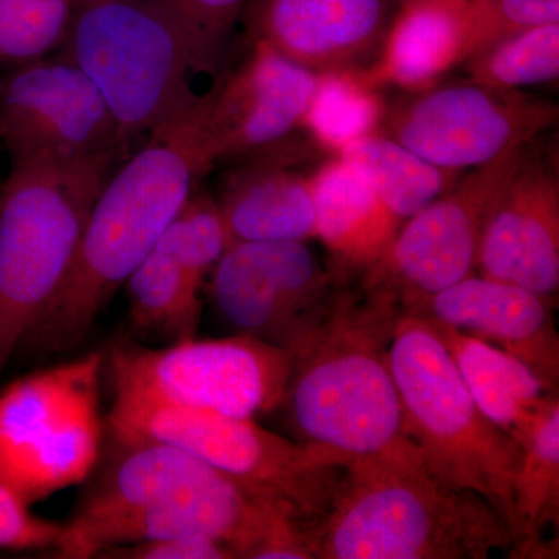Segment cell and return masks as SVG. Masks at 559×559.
I'll use <instances>...</instances> for the list:
<instances>
[{"label": "cell", "mask_w": 559, "mask_h": 559, "mask_svg": "<svg viewBox=\"0 0 559 559\" xmlns=\"http://www.w3.org/2000/svg\"><path fill=\"white\" fill-rule=\"evenodd\" d=\"M400 314L388 300L342 289L330 318L293 356L282 406L301 443L344 468L412 443L388 362Z\"/></svg>", "instance_id": "cell-3"}, {"label": "cell", "mask_w": 559, "mask_h": 559, "mask_svg": "<svg viewBox=\"0 0 559 559\" xmlns=\"http://www.w3.org/2000/svg\"><path fill=\"white\" fill-rule=\"evenodd\" d=\"M189 277L200 288L230 245L229 230L219 202L209 194H194L180 209L164 234Z\"/></svg>", "instance_id": "cell-29"}, {"label": "cell", "mask_w": 559, "mask_h": 559, "mask_svg": "<svg viewBox=\"0 0 559 559\" xmlns=\"http://www.w3.org/2000/svg\"><path fill=\"white\" fill-rule=\"evenodd\" d=\"M377 91L353 70L320 73L305 130L334 153L353 140L380 131L385 108Z\"/></svg>", "instance_id": "cell-26"}, {"label": "cell", "mask_w": 559, "mask_h": 559, "mask_svg": "<svg viewBox=\"0 0 559 559\" xmlns=\"http://www.w3.org/2000/svg\"><path fill=\"white\" fill-rule=\"evenodd\" d=\"M460 11L444 5L401 7L378 60L359 76L369 86L396 84L412 92L436 86L462 62Z\"/></svg>", "instance_id": "cell-22"}, {"label": "cell", "mask_w": 559, "mask_h": 559, "mask_svg": "<svg viewBox=\"0 0 559 559\" xmlns=\"http://www.w3.org/2000/svg\"><path fill=\"white\" fill-rule=\"evenodd\" d=\"M58 57L79 66L116 120L117 156L198 97L200 55L165 0H109L76 10Z\"/></svg>", "instance_id": "cell-6"}, {"label": "cell", "mask_w": 559, "mask_h": 559, "mask_svg": "<svg viewBox=\"0 0 559 559\" xmlns=\"http://www.w3.org/2000/svg\"><path fill=\"white\" fill-rule=\"evenodd\" d=\"M0 140L11 164L117 157L116 120L105 98L62 57L0 73Z\"/></svg>", "instance_id": "cell-13"}, {"label": "cell", "mask_w": 559, "mask_h": 559, "mask_svg": "<svg viewBox=\"0 0 559 559\" xmlns=\"http://www.w3.org/2000/svg\"><path fill=\"white\" fill-rule=\"evenodd\" d=\"M429 322V320H428ZM457 367L471 399L489 421L520 440L540 412L558 399L532 370L488 342L429 322Z\"/></svg>", "instance_id": "cell-21"}, {"label": "cell", "mask_w": 559, "mask_h": 559, "mask_svg": "<svg viewBox=\"0 0 559 559\" xmlns=\"http://www.w3.org/2000/svg\"><path fill=\"white\" fill-rule=\"evenodd\" d=\"M95 558L117 559H234L235 551L219 540L175 538L110 547Z\"/></svg>", "instance_id": "cell-33"}, {"label": "cell", "mask_w": 559, "mask_h": 559, "mask_svg": "<svg viewBox=\"0 0 559 559\" xmlns=\"http://www.w3.org/2000/svg\"><path fill=\"white\" fill-rule=\"evenodd\" d=\"M131 320L140 333L175 342L191 340L201 319V290L164 235L124 283Z\"/></svg>", "instance_id": "cell-25"}, {"label": "cell", "mask_w": 559, "mask_h": 559, "mask_svg": "<svg viewBox=\"0 0 559 559\" xmlns=\"http://www.w3.org/2000/svg\"><path fill=\"white\" fill-rule=\"evenodd\" d=\"M388 362L399 390L404 432L426 468L448 487L487 500L514 539L513 480L520 444L489 421L471 399L450 352L428 320L400 314Z\"/></svg>", "instance_id": "cell-5"}, {"label": "cell", "mask_w": 559, "mask_h": 559, "mask_svg": "<svg viewBox=\"0 0 559 559\" xmlns=\"http://www.w3.org/2000/svg\"><path fill=\"white\" fill-rule=\"evenodd\" d=\"M337 157L369 180L401 224L447 193L463 175L430 164L381 132L353 140Z\"/></svg>", "instance_id": "cell-24"}, {"label": "cell", "mask_w": 559, "mask_h": 559, "mask_svg": "<svg viewBox=\"0 0 559 559\" xmlns=\"http://www.w3.org/2000/svg\"><path fill=\"white\" fill-rule=\"evenodd\" d=\"M462 64H466L471 81L502 90L550 83L559 75V24L500 39Z\"/></svg>", "instance_id": "cell-27"}, {"label": "cell", "mask_w": 559, "mask_h": 559, "mask_svg": "<svg viewBox=\"0 0 559 559\" xmlns=\"http://www.w3.org/2000/svg\"><path fill=\"white\" fill-rule=\"evenodd\" d=\"M106 426L182 448L308 528L325 516L344 471L325 452L261 428L253 418L114 399Z\"/></svg>", "instance_id": "cell-7"}, {"label": "cell", "mask_w": 559, "mask_h": 559, "mask_svg": "<svg viewBox=\"0 0 559 559\" xmlns=\"http://www.w3.org/2000/svg\"><path fill=\"white\" fill-rule=\"evenodd\" d=\"M341 293L307 241H231L210 274V297L235 334L290 355L330 318Z\"/></svg>", "instance_id": "cell-10"}, {"label": "cell", "mask_w": 559, "mask_h": 559, "mask_svg": "<svg viewBox=\"0 0 559 559\" xmlns=\"http://www.w3.org/2000/svg\"><path fill=\"white\" fill-rule=\"evenodd\" d=\"M550 308L532 290L474 274L414 301L401 314L488 342L520 359L551 393H558L559 336Z\"/></svg>", "instance_id": "cell-16"}, {"label": "cell", "mask_w": 559, "mask_h": 559, "mask_svg": "<svg viewBox=\"0 0 559 559\" xmlns=\"http://www.w3.org/2000/svg\"><path fill=\"white\" fill-rule=\"evenodd\" d=\"M189 31L202 72L218 68L245 0H165Z\"/></svg>", "instance_id": "cell-31"}, {"label": "cell", "mask_w": 559, "mask_h": 559, "mask_svg": "<svg viewBox=\"0 0 559 559\" xmlns=\"http://www.w3.org/2000/svg\"><path fill=\"white\" fill-rule=\"evenodd\" d=\"M213 90L151 132L148 142L106 180L64 285L24 348L40 356L75 348L145 260L200 180L215 165L209 121Z\"/></svg>", "instance_id": "cell-1"}, {"label": "cell", "mask_w": 559, "mask_h": 559, "mask_svg": "<svg viewBox=\"0 0 559 559\" xmlns=\"http://www.w3.org/2000/svg\"><path fill=\"white\" fill-rule=\"evenodd\" d=\"M320 73L257 39L240 68L213 87L209 131L215 159H255L282 151L304 128Z\"/></svg>", "instance_id": "cell-15"}, {"label": "cell", "mask_w": 559, "mask_h": 559, "mask_svg": "<svg viewBox=\"0 0 559 559\" xmlns=\"http://www.w3.org/2000/svg\"><path fill=\"white\" fill-rule=\"evenodd\" d=\"M114 160L11 164L0 190V374L64 285Z\"/></svg>", "instance_id": "cell-4"}, {"label": "cell", "mask_w": 559, "mask_h": 559, "mask_svg": "<svg viewBox=\"0 0 559 559\" xmlns=\"http://www.w3.org/2000/svg\"><path fill=\"white\" fill-rule=\"evenodd\" d=\"M114 399L253 418L282 406L293 369L288 349L245 334L175 342L165 348L123 344L110 352Z\"/></svg>", "instance_id": "cell-9"}, {"label": "cell", "mask_w": 559, "mask_h": 559, "mask_svg": "<svg viewBox=\"0 0 559 559\" xmlns=\"http://www.w3.org/2000/svg\"><path fill=\"white\" fill-rule=\"evenodd\" d=\"M62 524L36 516L31 506L0 480V550L55 549Z\"/></svg>", "instance_id": "cell-32"}, {"label": "cell", "mask_w": 559, "mask_h": 559, "mask_svg": "<svg viewBox=\"0 0 559 559\" xmlns=\"http://www.w3.org/2000/svg\"><path fill=\"white\" fill-rule=\"evenodd\" d=\"M109 2V0H75L76 10L83 7L94 5V3Z\"/></svg>", "instance_id": "cell-35"}, {"label": "cell", "mask_w": 559, "mask_h": 559, "mask_svg": "<svg viewBox=\"0 0 559 559\" xmlns=\"http://www.w3.org/2000/svg\"><path fill=\"white\" fill-rule=\"evenodd\" d=\"M75 0H0V73L60 50Z\"/></svg>", "instance_id": "cell-28"}, {"label": "cell", "mask_w": 559, "mask_h": 559, "mask_svg": "<svg viewBox=\"0 0 559 559\" xmlns=\"http://www.w3.org/2000/svg\"><path fill=\"white\" fill-rule=\"evenodd\" d=\"M308 538L312 559H487L514 544L498 511L433 477L414 443L345 466Z\"/></svg>", "instance_id": "cell-2"}, {"label": "cell", "mask_w": 559, "mask_h": 559, "mask_svg": "<svg viewBox=\"0 0 559 559\" xmlns=\"http://www.w3.org/2000/svg\"><path fill=\"white\" fill-rule=\"evenodd\" d=\"M558 117L551 102L468 81L429 87L385 109L378 132L437 167L465 173L528 145Z\"/></svg>", "instance_id": "cell-12"}, {"label": "cell", "mask_w": 559, "mask_h": 559, "mask_svg": "<svg viewBox=\"0 0 559 559\" xmlns=\"http://www.w3.org/2000/svg\"><path fill=\"white\" fill-rule=\"evenodd\" d=\"M311 179L316 238L341 267L366 271L389 248L403 224L369 180L337 156Z\"/></svg>", "instance_id": "cell-20"}, {"label": "cell", "mask_w": 559, "mask_h": 559, "mask_svg": "<svg viewBox=\"0 0 559 559\" xmlns=\"http://www.w3.org/2000/svg\"><path fill=\"white\" fill-rule=\"evenodd\" d=\"M484 277L511 283L554 301L559 289L557 154L522 151L489 209L477 257Z\"/></svg>", "instance_id": "cell-14"}, {"label": "cell", "mask_w": 559, "mask_h": 559, "mask_svg": "<svg viewBox=\"0 0 559 559\" xmlns=\"http://www.w3.org/2000/svg\"><path fill=\"white\" fill-rule=\"evenodd\" d=\"M513 480L514 557L540 558L543 536L559 520V401L546 407L520 440Z\"/></svg>", "instance_id": "cell-23"}, {"label": "cell", "mask_w": 559, "mask_h": 559, "mask_svg": "<svg viewBox=\"0 0 559 559\" xmlns=\"http://www.w3.org/2000/svg\"><path fill=\"white\" fill-rule=\"evenodd\" d=\"M549 24H559V0H465L462 62L500 39Z\"/></svg>", "instance_id": "cell-30"}, {"label": "cell", "mask_w": 559, "mask_h": 559, "mask_svg": "<svg viewBox=\"0 0 559 559\" xmlns=\"http://www.w3.org/2000/svg\"><path fill=\"white\" fill-rule=\"evenodd\" d=\"M105 355L90 353L0 390V480L28 506L83 484L106 436Z\"/></svg>", "instance_id": "cell-8"}, {"label": "cell", "mask_w": 559, "mask_h": 559, "mask_svg": "<svg viewBox=\"0 0 559 559\" xmlns=\"http://www.w3.org/2000/svg\"><path fill=\"white\" fill-rule=\"evenodd\" d=\"M223 479L224 474L182 448L106 426L100 457L64 527H87L135 513Z\"/></svg>", "instance_id": "cell-18"}, {"label": "cell", "mask_w": 559, "mask_h": 559, "mask_svg": "<svg viewBox=\"0 0 559 559\" xmlns=\"http://www.w3.org/2000/svg\"><path fill=\"white\" fill-rule=\"evenodd\" d=\"M393 0H263L259 39L314 73L359 72L380 57Z\"/></svg>", "instance_id": "cell-17"}, {"label": "cell", "mask_w": 559, "mask_h": 559, "mask_svg": "<svg viewBox=\"0 0 559 559\" xmlns=\"http://www.w3.org/2000/svg\"><path fill=\"white\" fill-rule=\"evenodd\" d=\"M400 7L411 5H444L454 7V9H462L465 0H396Z\"/></svg>", "instance_id": "cell-34"}, {"label": "cell", "mask_w": 559, "mask_h": 559, "mask_svg": "<svg viewBox=\"0 0 559 559\" xmlns=\"http://www.w3.org/2000/svg\"><path fill=\"white\" fill-rule=\"evenodd\" d=\"M277 154L250 159L226 179L219 207L231 241L316 238L312 175Z\"/></svg>", "instance_id": "cell-19"}, {"label": "cell", "mask_w": 559, "mask_h": 559, "mask_svg": "<svg viewBox=\"0 0 559 559\" xmlns=\"http://www.w3.org/2000/svg\"><path fill=\"white\" fill-rule=\"evenodd\" d=\"M525 146L460 176L452 189L404 221L380 259L362 271V293L403 312L476 274L489 209Z\"/></svg>", "instance_id": "cell-11"}]
</instances>
